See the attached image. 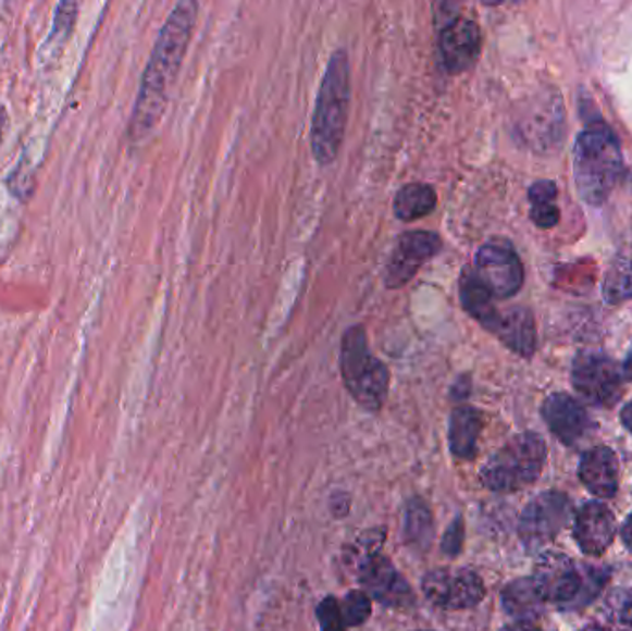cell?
<instances>
[{
	"label": "cell",
	"instance_id": "4",
	"mask_svg": "<svg viewBox=\"0 0 632 631\" xmlns=\"http://www.w3.org/2000/svg\"><path fill=\"white\" fill-rule=\"evenodd\" d=\"M340 374L354 400L369 411H380L387 400L391 374L381 359L370 352L367 330L354 324L340 343Z\"/></svg>",
	"mask_w": 632,
	"mask_h": 631
},
{
	"label": "cell",
	"instance_id": "30",
	"mask_svg": "<svg viewBox=\"0 0 632 631\" xmlns=\"http://www.w3.org/2000/svg\"><path fill=\"white\" fill-rule=\"evenodd\" d=\"M620 620L623 624L632 628V601L625 602L620 609Z\"/></svg>",
	"mask_w": 632,
	"mask_h": 631
},
{
	"label": "cell",
	"instance_id": "31",
	"mask_svg": "<svg viewBox=\"0 0 632 631\" xmlns=\"http://www.w3.org/2000/svg\"><path fill=\"white\" fill-rule=\"evenodd\" d=\"M621 422L629 432H632V403L627 404L625 408L621 409Z\"/></svg>",
	"mask_w": 632,
	"mask_h": 631
},
{
	"label": "cell",
	"instance_id": "17",
	"mask_svg": "<svg viewBox=\"0 0 632 631\" xmlns=\"http://www.w3.org/2000/svg\"><path fill=\"white\" fill-rule=\"evenodd\" d=\"M492 334H496L504 345L520 354V356H531L534 352V322L533 316L523 308H510L507 313H499L496 324L492 329Z\"/></svg>",
	"mask_w": 632,
	"mask_h": 631
},
{
	"label": "cell",
	"instance_id": "11",
	"mask_svg": "<svg viewBox=\"0 0 632 631\" xmlns=\"http://www.w3.org/2000/svg\"><path fill=\"white\" fill-rule=\"evenodd\" d=\"M359 578L367 589V594L383 606L407 609L414 604V593L406 578L399 574L393 561L380 554V550L367 552L361 559Z\"/></svg>",
	"mask_w": 632,
	"mask_h": 631
},
{
	"label": "cell",
	"instance_id": "3",
	"mask_svg": "<svg viewBox=\"0 0 632 631\" xmlns=\"http://www.w3.org/2000/svg\"><path fill=\"white\" fill-rule=\"evenodd\" d=\"M623 168L620 143L605 124L581 132L573 147V176L584 202L599 206L610 197Z\"/></svg>",
	"mask_w": 632,
	"mask_h": 631
},
{
	"label": "cell",
	"instance_id": "33",
	"mask_svg": "<svg viewBox=\"0 0 632 631\" xmlns=\"http://www.w3.org/2000/svg\"><path fill=\"white\" fill-rule=\"evenodd\" d=\"M4 128H7V110H4V108H0V139H2Z\"/></svg>",
	"mask_w": 632,
	"mask_h": 631
},
{
	"label": "cell",
	"instance_id": "28",
	"mask_svg": "<svg viewBox=\"0 0 632 631\" xmlns=\"http://www.w3.org/2000/svg\"><path fill=\"white\" fill-rule=\"evenodd\" d=\"M621 539H623L627 548L632 552V515L625 520V524L621 527Z\"/></svg>",
	"mask_w": 632,
	"mask_h": 631
},
{
	"label": "cell",
	"instance_id": "14",
	"mask_svg": "<svg viewBox=\"0 0 632 631\" xmlns=\"http://www.w3.org/2000/svg\"><path fill=\"white\" fill-rule=\"evenodd\" d=\"M573 535L584 554L602 556L616 537L615 515L602 502H588L575 515Z\"/></svg>",
	"mask_w": 632,
	"mask_h": 631
},
{
	"label": "cell",
	"instance_id": "19",
	"mask_svg": "<svg viewBox=\"0 0 632 631\" xmlns=\"http://www.w3.org/2000/svg\"><path fill=\"white\" fill-rule=\"evenodd\" d=\"M459 292H461V302L464 310L481 322L486 330L494 329L499 311L494 306V297L491 292L486 289L485 285L479 282L478 276L473 273L472 267H467L461 274V284H459Z\"/></svg>",
	"mask_w": 632,
	"mask_h": 631
},
{
	"label": "cell",
	"instance_id": "10",
	"mask_svg": "<svg viewBox=\"0 0 632 631\" xmlns=\"http://www.w3.org/2000/svg\"><path fill=\"white\" fill-rule=\"evenodd\" d=\"M443 250V239L435 232L412 230L399 236L385 267V285L388 289H399L409 284L420 267L435 258Z\"/></svg>",
	"mask_w": 632,
	"mask_h": 631
},
{
	"label": "cell",
	"instance_id": "21",
	"mask_svg": "<svg viewBox=\"0 0 632 631\" xmlns=\"http://www.w3.org/2000/svg\"><path fill=\"white\" fill-rule=\"evenodd\" d=\"M501 604L509 615L518 620H523V622H529L531 617H536L542 611L546 602L542 601V596L534 587L531 578H520L504 589Z\"/></svg>",
	"mask_w": 632,
	"mask_h": 631
},
{
	"label": "cell",
	"instance_id": "15",
	"mask_svg": "<svg viewBox=\"0 0 632 631\" xmlns=\"http://www.w3.org/2000/svg\"><path fill=\"white\" fill-rule=\"evenodd\" d=\"M544 421L565 445H578L588 432L590 419L583 406L566 393H553L547 396L542 408Z\"/></svg>",
	"mask_w": 632,
	"mask_h": 631
},
{
	"label": "cell",
	"instance_id": "24",
	"mask_svg": "<svg viewBox=\"0 0 632 631\" xmlns=\"http://www.w3.org/2000/svg\"><path fill=\"white\" fill-rule=\"evenodd\" d=\"M433 533V519L430 509L422 500H412L407 506L406 537L409 543L427 546Z\"/></svg>",
	"mask_w": 632,
	"mask_h": 631
},
{
	"label": "cell",
	"instance_id": "5",
	"mask_svg": "<svg viewBox=\"0 0 632 631\" xmlns=\"http://www.w3.org/2000/svg\"><path fill=\"white\" fill-rule=\"evenodd\" d=\"M546 458L547 446L541 435H516L483 465L481 480L491 491L512 493L541 477Z\"/></svg>",
	"mask_w": 632,
	"mask_h": 631
},
{
	"label": "cell",
	"instance_id": "26",
	"mask_svg": "<svg viewBox=\"0 0 632 631\" xmlns=\"http://www.w3.org/2000/svg\"><path fill=\"white\" fill-rule=\"evenodd\" d=\"M317 619H319L320 630L322 631H346L340 604L333 596H327L320 602L317 607Z\"/></svg>",
	"mask_w": 632,
	"mask_h": 631
},
{
	"label": "cell",
	"instance_id": "20",
	"mask_svg": "<svg viewBox=\"0 0 632 631\" xmlns=\"http://www.w3.org/2000/svg\"><path fill=\"white\" fill-rule=\"evenodd\" d=\"M436 202H438V198H436L433 187L422 184V182H412L396 193L394 215L404 223H412V221L427 218L430 213H433Z\"/></svg>",
	"mask_w": 632,
	"mask_h": 631
},
{
	"label": "cell",
	"instance_id": "34",
	"mask_svg": "<svg viewBox=\"0 0 632 631\" xmlns=\"http://www.w3.org/2000/svg\"><path fill=\"white\" fill-rule=\"evenodd\" d=\"M581 631H610V630H607V628H603V626L592 624L586 626V628H583V630Z\"/></svg>",
	"mask_w": 632,
	"mask_h": 631
},
{
	"label": "cell",
	"instance_id": "2",
	"mask_svg": "<svg viewBox=\"0 0 632 631\" xmlns=\"http://www.w3.org/2000/svg\"><path fill=\"white\" fill-rule=\"evenodd\" d=\"M350 97V60L346 50L338 49L330 58L324 81L320 84L311 128V147L314 160L320 165H330L337 158L343 145Z\"/></svg>",
	"mask_w": 632,
	"mask_h": 631
},
{
	"label": "cell",
	"instance_id": "29",
	"mask_svg": "<svg viewBox=\"0 0 632 631\" xmlns=\"http://www.w3.org/2000/svg\"><path fill=\"white\" fill-rule=\"evenodd\" d=\"M501 631H541L536 626L531 624V622H523V620H518L515 624L505 626Z\"/></svg>",
	"mask_w": 632,
	"mask_h": 631
},
{
	"label": "cell",
	"instance_id": "12",
	"mask_svg": "<svg viewBox=\"0 0 632 631\" xmlns=\"http://www.w3.org/2000/svg\"><path fill=\"white\" fill-rule=\"evenodd\" d=\"M534 587L544 602L565 604L575 601L581 593L583 580L570 557L562 552H544L534 565V574L531 578Z\"/></svg>",
	"mask_w": 632,
	"mask_h": 631
},
{
	"label": "cell",
	"instance_id": "13",
	"mask_svg": "<svg viewBox=\"0 0 632 631\" xmlns=\"http://www.w3.org/2000/svg\"><path fill=\"white\" fill-rule=\"evenodd\" d=\"M438 52L449 75L473 67L481 54V30L475 21L454 17L438 32Z\"/></svg>",
	"mask_w": 632,
	"mask_h": 631
},
{
	"label": "cell",
	"instance_id": "1",
	"mask_svg": "<svg viewBox=\"0 0 632 631\" xmlns=\"http://www.w3.org/2000/svg\"><path fill=\"white\" fill-rule=\"evenodd\" d=\"M197 2H179L161 28L142 76L136 110L129 124V136L134 139L148 136L163 115L169 87L178 76L190 36L197 25Z\"/></svg>",
	"mask_w": 632,
	"mask_h": 631
},
{
	"label": "cell",
	"instance_id": "25",
	"mask_svg": "<svg viewBox=\"0 0 632 631\" xmlns=\"http://www.w3.org/2000/svg\"><path fill=\"white\" fill-rule=\"evenodd\" d=\"M340 611H343L344 622L348 628L361 626L362 622L369 620L370 613H372V601L364 591H350L344 596Z\"/></svg>",
	"mask_w": 632,
	"mask_h": 631
},
{
	"label": "cell",
	"instance_id": "7",
	"mask_svg": "<svg viewBox=\"0 0 632 631\" xmlns=\"http://www.w3.org/2000/svg\"><path fill=\"white\" fill-rule=\"evenodd\" d=\"M473 273L494 298L515 297L522 289L523 265L509 243L491 242L479 248Z\"/></svg>",
	"mask_w": 632,
	"mask_h": 631
},
{
	"label": "cell",
	"instance_id": "23",
	"mask_svg": "<svg viewBox=\"0 0 632 631\" xmlns=\"http://www.w3.org/2000/svg\"><path fill=\"white\" fill-rule=\"evenodd\" d=\"M531 200V219L541 228H553L559 223V208H557V187L553 182H536L529 189Z\"/></svg>",
	"mask_w": 632,
	"mask_h": 631
},
{
	"label": "cell",
	"instance_id": "32",
	"mask_svg": "<svg viewBox=\"0 0 632 631\" xmlns=\"http://www.w3.org/2000/svg\"><path fill=\"white\" fill-rule=\"evenodd\" d=\"M623 372H625V376L629 378V380H632V348L629 356H627L625 363H623Z\"/></svg>",
	"mask_w": 632,
	"mask_h": 631
},
{
	"label": "cell",
	"instance_id": "27",
	"mask_svg": "<svg viewBox=\"0 0 632 631\" xmlns=\"http://www.w3.org/2000/svg\"><path fill=\"white\" fill-rule=\"evenodd\" d=\"M462 539H464V528H462V520H455L454 524L449 527L448 532L444 535L443 550L449 556L459 554L462 548Z\"/></svg>",
	"mask_w": 632,
	"mask_h": 631
},
{
	"label": "cell",
	"instance_id": "16",
	"mask_svg": "<svg viewBox=\"0 0 632 631\" xmlns=\"http://www.w3.org/2000/svg\"><path fill=\"white\" fill-rule=\"evenodd\" d=\"M579 478L590 493L599 498H612L620 483V465L616 454L608 446L590 448L579 463Z\"/></svg>",
	"mask_w": 632,
	"mask_h": 631
},
{
	"label": "cell",
	"instance_id": "8",
	"mask_svg": "<svg viewBox=\"0 0 632 631\" xmlns=\"http://www.w3.org/2000/svg\"><path fill=\"white\" fill-rule=\"evenodd\" d=\"M571 504L568 496L557 491H547L529 502L520 517V539L529 552L541 550L542 546L557 537L570 519Z\"/></svg>",
	"mask_w": 632,
	"mask_h": 631
},
{
	"label": "cell",
	"instance_id": "18",
	"mask_svg": "<svg viewBox=\"0 0 632 631\" xmlns=\"http://www.w3.org/2000/svg\"><path fill=\"white\" fill-rule=\"evenodd\" d=\"M483 417L472 406H459L449 419V448L457 458L470 459L478 450Z\"/></svg>",
	"mask_w": 632,
	"mask_h": 631
},
{
	"label": "cell",
	"instance_id": "9",
	"mask_svg": "<svg viewBox=\"0 0 632 631\" xmlns=\"http://www.w3.org/2000/svg\"><path fill=\"white\" fill-rule=\"evenodd\" d=\"M425 598L433 606L461 611L478 606L485 598V583L470 569H438L422 582Z\"/></svg>",
	"mask_w": 632,
	"mask_h": 631
},
{
	"label": "cell",
	"instance_id": "22",
	"mask_svg": "<svg viewBox=\"0 0 632 631\" xmlns=\"http://www.w3.org/2000/svg\"><path fill=\"white\" fill-rule=\"evenodd\" d=\"M603 295L610 304L632 298V250L618 256L608 267L603 280Z\"/></svg>",
	"mask_w": 632,
	"mask_h": 631
},
{
	"label": "cell",
	"instance_id": "6",
	"mask_svg": "<svg viewBox=\"0 0 632 631\" xmlns=\"http://www.w3.org/2000/svg\"><path fill=\"white\" fill-rule=\"evenodd\" d=\"M571 382L584 400L594 406L610 408L621 396L620 369L602 352L579 354L571 367Z\"/></svg>",
	"mask_w": 632,
	"mask_h": 631
}]
</instances>
